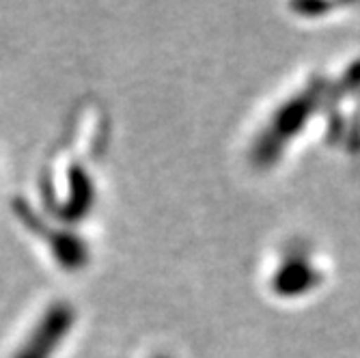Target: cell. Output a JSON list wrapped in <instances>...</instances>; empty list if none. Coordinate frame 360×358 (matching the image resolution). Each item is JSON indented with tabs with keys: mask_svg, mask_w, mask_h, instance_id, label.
<instances>
[{
	"mask_svg": "<svg viewBox=\"0 0 360 358\" xmlns=\"http://www.w3.org/2000/svg\"><path fill=\"white\" fill-rule=\"evenodd\" d=\"M72 309L65 305H56L48 311V315L41 319L39 328L30 335L22 352H18L15 358H50L52 352L58 347V343L68 335L72 326Z\"/></svg>",
	"mask_w": 360,
	"mask_h": 358,
	"instance_id": "obj_1",
	"label": "cell"
}]
</instances>
